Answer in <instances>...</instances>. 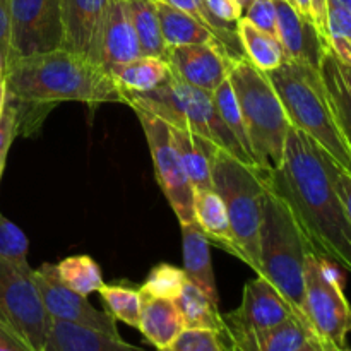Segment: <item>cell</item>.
<instances>
[{"label": "cell", "mask_w": 351, "mask_h": 351, "mask_svg": "<svg viewBox=\"0 0 351 351\" xmlns=\"http://www.w3.org/2000/svg\"><path fill=\"white\" fill-rule=\"evenodd\" d=\"M331 156L291 125L283 161L261 170L264 184L290 208L315 256L351 274V225L329 170Z\"/></svg>", "instance_id": "obj_1"}, {"label": "cell", "mask_w": 351, "mask_h": 351, "mask_svg": "<svg viewBox=\"0 0 351 351\" xmlns=\"http://www.w3.org/2000/svg\"><path fill=\"white\" fill-rule=\"evenodd\" d=\"M3 77L7 101L16 105L53 110L62 101L123 103L119 86L103 65L64 48L14 58L5 65Z\"/></svg>", "instance_id": "obj_2"}, {"label": "cell", "mask_w": 351, "mask_h": 351, "mask_svg": "<svg viewBox=\"0 0 351 351\" xmlns=\"http://www.w3.org/2000/svg\"><path fill=\"white\" fill-rule=\"evenodd\" d=\"M266 75L276 89L291 125L307 134L351 173V151L336 122L321 69L287 58L276 71Z\"/></svg>", "instance_id": "obj_3"}, {"label": "cell", "mask_w": 351, "mask_h": 351, "mask_svg": "<svg viewBox=\"0 0 351 351\" xmlns=\"http://www.w3.org/2000/svg\"><path fill=\"white\" fill-rule=\"evenodd\" d=\"M264 187L266 192L259 230V276L266 278L283 295L295 314L307 321L304 315L305 259L311 247L287 202L266 184Z\"/></svg>", "instance_id": "obj_4"}, {"label": "cell", "mask_w": 351, "mask_h": 351, "mask_svg": "<svg viewBox=\"0 0 351 351\" xmlns=\"http://www.w3.org/2000/svg\"><path fill=\"white\" fill-rule=\"evenodd\" d=\"M120 93H122L123 103L130 108L136 106V108L146 110L165 120L168 125L191 130L221 149L228 151L245 165L256 167L250 154L243 149L242 144L223 122L213 101V93L187 84L178 79L173 72L168 81L151 91Z\"/></svg>", "instance_id": "obj_5"}, {"label": "cell", "mask_w": 351, "mask_h": 351, "mask_svg": "<svg viewBox=\"0 0 351 351\" xmlns=\"http://www.w3.org/2000/svg\"><path fill=\"white\" fill-rule=\"evenodd\" d=\"M228 81L235 91L249 136L250 151L259 170H274L285 156L291 122L269 77L247 58L233 62Z\"/></svg>", "instance_id": "obj_6"}, {"label": "cell", "mask_w": 351, "mask_h": 351, "mask_svg": "<svg viewBox=\"0 0 351 351\" xmlns=\"http://www.w3.org/2000/svg\"><path fill=\"white\" fill-rule=\"evenodd\" d=\"M209 161L213 189L225 204L243 263L259 274V230L266 192L261 170L245 165L216 144H209Z\"/></svg>", "instance_id": "obj_7"}, {"label": "cell", "mask_w": 351, "mask_h": 351, "mask_svg": "<svg viewBox=\"0 0 351 351\" xmlns=\"http://www.w3.org/2000/svg\"><path fill=\"white\" fill-rule=\"evenodd\" d=\"M338 266L308 252L305 259L304 315L317 338L346 346L351 332V305Z\"/></svg>", "instance_id": "obj_8"}, {"label": "cell", "mask_w": 351, "mask_h": 351, "mask_svg": "<svg viewBox=\"0 0 351 351\" xmlns=\"http://www.w3.org/2000/svg\"><path fill=\"white\" fill-rule=\"evenodd\" d=\"M0 322L33 351H43L50 315L33 280V269H19L0 259Z\"/></svg>", "instance_id": "obj_9"}, {"label": "cell", "mask_w": 351, "mask_h": 351, "mask_svg": "<svg viewBox=\"0 0 351 351\" xmlns=\"http://www.w3.org/2000/svg\"><path fill=\"white\" fill-rule=\"evenodd\" d=\"M134 113L143 125L151 158H153L156 180L170 202L180 225L194 223V189L189 182L180 156L173 146L170 125L160 117L134 106Z\"/></svg>", "instance_id": "obj_10"}, {"label": "cell", "mask_w": 351, "mask_h": 351, "mask_svg": "<svg viewBox=\"0 0 351 351\" xmlns=\"http://www.w3.org/2000/svg\"><path fill=\"white\" fill-rule=\"evenodd\" d=\"M60 0H10V55L14 58L62 48Z\"/></svg>", "instance_id": "obj_11"}, {"label": "cell", "mask_w": 351, "mask_h": 351, "mask_svg": "<svg viewBox=\"0 0 351 351\" xmlns=\"http://www.w3.org/2000/svg\"><path fill=\"white\" fill-rule=\"evenodd\" d=\"M33 280L51 319L96 329L113 338H122L117 329V321L108 312L98 311L89 304L88 297L75 293L62 283L57 264H41L38 269H33Z\"/></svg>", "instance_id": "obj_12"}, {"label": "cell", "mask_w": 351, "mask_h": 351, "mask_svg": "<svg viewBox=\"0 0 351 351\" xmlns=\"http://www.w3.org/2000/svg\"><path fill=\"white\" fill-rule=\"evenodd\" d=\"M291 315H297L283 295L266 280L257 274L243 288L242 302L230 314L223 315L225 336L228 339L256 335L281 324Z\"/></svg>", "instance_id": "obj_13"}, {"label": "cell", "mask_w": 351, "mask_h": 351, "mask_svg": "<svg viewBox=\"0 0 351 351\" xmlns=\"http://www.w3.org/2000/svg\"><path fill=\"white\" fill-rule=\"evenodd\" d=\"M165 62L171 72L187 84L204 91H216L225 79H228L233 60L228 57L221 43L180 45L167 48Z\"/></svg>", "instance_id": "obj_14"}, {"label": "cell", "mask_w": 351, "mask_h": 351, "mask_svg": "<svg viewBox=\"0 0 351 351\" xmlns=\"http://www.w3.org/2000/svg\"><path fill=\"white\" fill-rule=\"evenodd\" d=\"M112 0H60L62 48L101 65V33Z\"/></svg>", "instance_id": "obj_15"}, {"label": "cell", "mask_w": 351, "mask_h": 351, "mask_svg": "<svg viewBox=\"0 0 351 351\" xmlns=\"http://www.w3.org/2000/svg\"><path fill=\"white\" fill-rule=\"evenodd\" d=\"M276 7V38L288 60L321 67L328 43L312 21L302 17L288 0H273Z\"/></svg>", "instance_id": "obj_16"}, {"label": "cell", "mask_w": 351, "mask_h": 351, "mask_svg": "<svg viewBox=\"0 0 351 351\" xmlns=\"http://www.w3.org/2000/svg\"><path fill=\"white\" fill-rule=\"evenodd\" d=\"M141 57L139 40L130 19L127 0H112L101 33V65L125 64Z\"/></svg>", "instance_id": "obj_17"}, {"label": "cell", "mask_w": 351, "mask_h": 351, "mask_svg": "<svg viewBox=\"0 0 351 351\" xmlns=\"http://www.w3.org/2000/svg\"><path fill=\"white\" fill-rule=\"evenodd\" d=\"M43 351H147L96 329L50 317Z\"/></svg>", "instance_id": "obj_18"}, {"label": "cell", "mask_w": 351, "mask_h": 351, "mask_svg": "<svg viewBox=\"0 0 351 351\" xmlns=\"http://www.w3.org/2000/svg\"><path fill=\"white\" fill-rule=\"evenodd\" d=\"M182 252H184V271L189 281L201 288L215 304H219L209 239L195 221L182 225Z\"/></svg>", "instance_id": "obj_19"}, {"label": "cell", "mask_w": 351, "mask_h": 351, "mask_svg": "<svg viewBox=\"0 0 351 351\" xmlns=\"http://www.w3.org/2000/svg\"><path fill=\"white\" fill-rule=\"evenodd\" d=\"M312 336L315 335L308 322L298 315H291L285 322L266 331L228 341L233 351H297Z\"/></svg>", "instance_id": "obj_20"}, {"label": "cell", "mask_w": 351, "mask_h": 351, "mask_svg": "<svg viewBox=\"0 0 351 351\" xmlns=\"http://www.w3.org/2000/svg\"><path fill=\"white\" fill-rule=\"evenodd\" d=\"M139 329L144 338L158 350H163L185 329L173 300L143 295Z\"/></svg>", "instance_id": "obj_21"}, {"label": "cell", "mask_w": 351, "mask_h": 351, "mask_svg": "<svg viewBox=\"0 0 351 351\" xmlns=\"http://www.w3.org/2000/svg\"><path fill=\"white\" fill-rule=\"evenodd\" d=\"M194 215L195 223L201 226V230L206 233L209 240H213L216 245L225 249L232 256L243 261L242 252H240L239 245H237L235 235L232 232L228 213H226L225 204H223L221 197L215 192V189L213 191L195 192Z\"/></svg>", "instance_id": "obj_22"}, {"label": "cell", "mask_w": 351, "mask_h": 351, "mask_svg": "<svg viewBox=\"0 0 351 351\" xmlns=\"http://www.w3.org/2000/svg\"><path fill=\"white\" fill-rule=\"evenodd\" d=\"M319 69L335 110L336 122L351 151V67L328 50Z\"/></svg>", "instance_id": "obj_23"}, {"label": "cell", "mask_w": 351, "mask_h": 351, "mask_svg": "<svg viewBox=\"0 0 351 351\" xmlns=\"http://www.w3.org/2000/svg\"><path fill=\"white\" fill-rule=\"evenodd\" d=\"M171 141L180 156L189 182L195 192L213 191L211 161H209V141L191 130L170 125Z\"/></svg>", "instance_id": "obj_24"}, {"label": "cell", "mask_w": 351, "mask_h": 351, "mask_svg": "<svg viewBox=\"0 0 351 351\" xmlns=\"http://www.w3.org/2000/svg\"><path fill=\"white\" fill-rule=\"evenodd\" d=\"M106 71L120 91L130 93L151 91L168 81L171 75L170 65L158 57H137L125 64L112 65Z\"/></svg>", "instance_id": "obj_25"}, {"label": "cell", "mask_w": 351, "mask_h": 351, "mask_svg": "<svg viewBox=\"0 0 351 351\" xmlns=\"http://www.w3.org/2000/svg\"><path fill=\"white\" fill-rule=\"evenodd\" d=\"M154 3H156L158 19H160L161 33H163L167 48L180 47V45L219 43L213 31L192 16L168 5L163 0H154Z\"/></svg>", "instance_id": "obj_26"}, {"label": "cell", "mask_w": 351, "mask_h": 351, "mask_svg": "<svg viewBox=\"0 0 351 351\" xmlns=\"http://www.w3.org/2000/svg\"><path fill=\"white\" fill-rule=\"evenodd\" d=\"M173 302L180 312L185 328L209 329L218 335H225V321H223V315L219 314L218 304H215L192 281H187L184 285Z\"/></svg>", "instance_id": "obj_27"}, {"label": "cell", "mask_w": 351, "mask_h": 351, "mask_svg": "<svg viewBox=\"0 0 351 351\" xmlns=\"http://www.w3.org/2000/svg\"><path fill=\"white\" fill-rule=\"evenodd\" d=\"M237 33H239L245 58L264 74L276 71L287 60V55L278 38L264 33L263 29L249 23L245 17H240L237 23Z\"/></svg>", "instance_id": "obj_28"}, {"label": "cell", "mask_w": 351, "mask_h": 351, "mask_svg": "<svg viewBox=\"0 0 351 351\" xmlns=\"http://www.w3.org/2000/svg\"><path fill=\"white\" fill-rule=\"evenodd\" d=\"M130 19L141 47V57L165 58L167 45L161 33L154 0H127Z\"/></svg>", "instance_id": "obj_29"}, {"label": "cell", "mask_w": 351, "mask_h": 351, "mask_svg": "<svg viewBox=\"0 0 351 351\" xmlns=\"http://www.w3.org/2000/svg\"><path fill=\"white\" fill-rule=\"evenodd\" d=\"M62 283L82 297H89L105 285L101 267L89 256H71L57 264Z\"/></svg>", "instance_id": "obj_30"}, {"label": "cell", "mask_w": 351, "mask_h": 351, "mask_svg": "<svg viewBox=\"0 0 351 351\" xmlns=\"http://www.w3.org/2000/svg\"><path fill=\"white\" fill-rule=\"evenodd\" d=\"M101 300L105 302L106 312L115 321L123 322L129 328H139L143 295L139 290L123 287V285H103L99 288Z\"/></svg>", "instance_id": "obj_31"}, {"label": "cell", "mask_w": 351, "mask_h": 351, "mask_svg": "<svg viewBox=\"0 0 351 351\" xmlns=\"http://www.w3.org/2000/svg\"><path fill=\"white\" fill-rule=\"evenodd\" d=\"M213 101H215L216 110H218L219 115H221L223 122L226 123V127L232 130V134L237 137V141L242 144L243 149H245L247 153L250 154V158H252V151H250V143L249 136H247L242 110H240L235 91H233L228 79H225V81L216 88V91H213ZM254 163H256V161H254Z\"/></svg>", "instance_id": "obj_32"}, {"label": "cell", "mask_w": 351, "mask_h": 351, "mask_svg": "<svg viewBox=\"0 0 351 351\" xmlns=\"http://www.w3.org/2000/svg\"><path fill=\"white\" fill-rule=\"evenodd\" d=\"M187 281L189 278L184 269L171 266V264L161 263L149 271L139 291L141 295H146V297L173 300V298L178 297V293H180Z\"/></svg>", "instance_id": "obj_33"}, {"label": "cell", "mask_w": 351, "mask_h": 351, "mask_svg": "<svg viewBox=\"0 0 351 351\" xmlns=\"http://www.w3.org/2000/svg\"><path fill=\"white\" fill-rule=\"evenodd\" d=\"M329 50L351 67V14L336 0H328Z\"/></svg>", "instance_id": "obj_34"}, {"label": "cell", "mask_w": 351, "mask_h": 351, "mask_svg": "<svg viewBox=\"0 0 351 351\" xmlns=\"http://www.w3.org/2000/svg\"><path fill=\"white\" fill-rule=\"evenodd\" d=\"M29 242L23 230L0 213V259L19 269H33L27 263Z\"/></svg>", "instance_id": "obj_35"}, {"label": "cell", "mask_w": 351, "mask_h": 351, "mask_svg": "<svg viewBox=\"0 0 351 351\" xmlns=\"http://www.w3.org/2000/svg\"><path fill=\"white\" fill-rule=\"evenodd\" d=\"M158 351H226L221 335L209 329L185 328L167 348Z\"/></svg>", "instance_id": "obj_36"}, {"label": "cell", "mask_w": 351, "mask_h": 351, "mask_svg": "<svg viewBox=\"0 0 351 351\" xmlns=\"http://www.w3.org/2000/svg\"><path fill=\"white\" fill-rule=\"evenodd\" d=\"M254 26L263 29L264 33L276 38V7L273 0H254L245 10L243 16Z\"/></svg>", "instance_id": "obj_37"}, {"label": "cell", "mask_w": 351, "mask_h": 351, "mask_svg": "<svg viewBox=\"0 0 351 351\" xmlns=\"http://www.w3.org/2000/svg\"><path fill=\"white\" fill-rule=\"evenodd\" d=\"M16 136V110L7 101L5 110L0 115V180H2L3 170H5L7 154H9L10 144H12Z\"/></svg>", "instance_id": "obj_38"}, {"label": "cell", "mask_w": 351, "mask_h": 351, "mask_svg": "<svg viewBox=\"0 0 351 351\" xmlns=\"http://www.w3.org/2000/svg\"><path fill=\"white\" fill-rule=\"evenodd\" d=\"M329 170H331L332 184H335L336 192L339 195V201H341L343 209L346 213V218H348L351 225V173H348L345 168L339 167L332 158L329 161Z\"/></svg>", "instance_id": "obj_39"}, {"label": "cell", "mask_w": 351, "mask_h": 351, "mask_svg": "<svg viewBox=\"0 0 351 351\" xmlns=\"http://www.w3.org/2000/svg\"><path fill=\"white\" fill-rule=\"evenodd\" d=\"M0 55L7 65L10 55V0H0Z\"/></svg>", "instance_id": "obj_40"}, {"label": "cell", "mask_w": 351, "mask_h": 351, "mask_svg": "<svg viewBox=\"0 0 351 351\" xmlns=\"http://www.w3.org/2000/svg\"><path fill=\"white\" fill-rule=\"evenodd\" d=\"M0 351H33L19 336L0 322Z\"/></svg>", "instance_id": "obj_41"}, {"label": "cell", "mask_w": 351, "mask_h": 351, "mask_svg": "<svg viewBox=\"0 0 351 351\" xmlns=\"http://www.w3.org/2000/svg\"><path fill=\"white\" fill-rule=\"evenodd\" d=\"M312 2V16H314V24L321 36L328 43V0H311ZM329 47V43H328Z\"/></svg>", "instance_id": "obj_42"}, {"label": "cell", "mask_w": 351, "mask_h": 351, "mask_svg": "<svg viewBox=\"0 0 351 351\" xmlns=\"http://www.w3.org/2000/svg\"><path fill=\"white\" fill-rule=\"evenodd\" d=\"M288 2H290V5L293 7V9L297 10V12L300 14L302 17H305V19H308V21H312V23H314L311 0H288Z\"/></svg>", "instance_id": "obj_43"}, {"label": "cell", "mask_w": 351, "mask_h": 351, "mask_svg": "<svg viewBox=\"0 0 351 351\" xmlns=\"http://www.w3.org/2000/svg\"><path fill=\"white\" fill-rule=\"evenodd\" d=\"M297 351H324V346H322V339L317 338V336H312L304 346H300Z\"/></svg>", "instance_id": "obj_44"}, {"label": "cell", "mask_w": 351, "mask_h": 351, "mask_svg": "<svg viewBox=\"0 0 351 351\" xmlns=\"http://www.w3.org/2000/svg\"><path fill=\"white\" fill-rule=\"evenodd\" d=\"M7 106V82L5 77H0V115Z\"/></svg>", "instance_id": "obj_45"}, {"label": "cell", "mask_w": 351, "mask_h": 351, "mask_svg": "<svg viewBox=\"0 0 351 351\" xmlns=\"http://www.w3.org/2000/svg\"><path fill=\"white\" fill-rule=\"evenodd\" d=\"M322 346H324V351H351L348 346H336L332 343H328L322 339Z\"/></svg>", "instance_id": "obj_46"}, {"label": "cell", "mask_w": 351, "mask_h": 351, "mask_svg": "<svg viewBox=\"0 0 351 351\" xmlns=\"http://www.w3.org/2000/svg\"><path fill=\"white\" fill-rule=\"evenodd\" d=\"M336 2H338L339 5L345 7V9L348 10V12L351 14V0H336Z\"/></svg>", "instance_id": "obj_47"}, {"label": "cell", "mask_w": 351, "mask_h": 351, "mask_svg": "<svg viewBox=\"0 0 351 351\" xmlns=\"http://www.w3.org/2000/svg\"><path fill=\"white\" fill-rule=\"evenodd\" d=\"M3 72H5V60H3V57L0 55V77H3Z\"/></svg>", "instance_id": "obj_48"}, {"label": "cell", "mask_w": 351, "mask_h": 351, "mask_svg": "<svg viewBox=\"0 0 351 351\" xmlns=\"http://www.w3.org/2000/svg\"><path fill=\"white\" fill-rule=\"evenodd\" d=\"M239 2H240V5H242V9H243V10H245V9H247V7H249V5H250V3H252V2H254V0H239Z\"/></svg>", "instance_id": "obj_49"}]
</instances>
